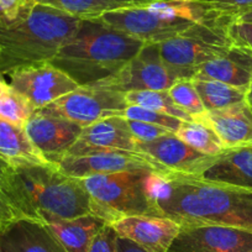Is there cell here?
Returning <instances> with one entry per match:
<instances>
[{
	"label": "cell",
	"mask_w": 252,
	"mask_h": 252,
	"mask_svg": "<svg viewBox=\"0 0 252 252\" xmlns=\"http://www.w3.org/2000/svg\"><path fill=\"white\" fill-rule=\"evenodd\" d=\"M161 217L184 225H220L252 232V192L169 172L156 181Z\"/></svg>",
	"instance_id": "6da1fadb"
},
{
	"label": "cell",
	"mask_w": 252,
	"mask_h": 252,
	"mask_svg": "<svg viewBox=\"0 0 252 252\" xmlns=\"http://www.w3.org/2000/svg\"><path fill=\"white\" fill-rule=\"evenodd\" d=\"M144 45V41L99 19H86L51 63L79 87L94 86L119 73Z\"/></svg>",
	"instance_id": "7a4b0ae2"
},
{
	"label": "cell",
	"mask_w": 252,
	"mask_h": 252,
	"mask_svg": "<svg viewBox=\"0 0 252 252\" xmlns=\"http://www.w3.org/2000/svg\"><path fill=\"white\" fill-rule=\"evenodd\" d=\"M14 202L20 219H74L94 215V203L78 178L53 162L13 164Z\"/></svg>",
	"instance_id": "3957f363"
},
{
	"label": "cell",
	"mask_w": 252,
	"mask_h": 252,
	"mask_svg": "<svg viewBox=\"0 0 252 252\" xmlns=\"http://www.w3.org/2000/svg\"><path fill=\"white\" fill-rule=\"evenodd\" d=\"M81 20L37 3L25 20L0 29V73L8 76L20 67L51 62Z\"/></svg>",
	"instance_id": "277c9868"
},
{
	"label": "cell",
	"mask_w": 252,
	"mask_h": 252,
	"mask_svg": "<svg viewBox=\"0 0 252 252\" xmlns=\"http://www.w3.org/2000/svg\"><path fill=\"white\" fill-rule=\"evenodd\" d=\"M159 173L127 171L81 178L94 203V215L113 224L129 215H159L156 181Z\"/></svg>",
	"instance_id": "5b68a950"
},
{
	"label": "cell",
	"mask_w": 252,
	"mask_h": 252,
	"mask_svg": "<svg viewBox=\"0 0 252 252\" xmlns=\"http://www.w3.org/2000/svg\"><path fill=\"white\" fill-rule=\"evenodd\" d=\"M232 23V21H231ZM229 24H197L159 42L162 62L174 81H192L198 69L232 45Z\"/></svg>",
	"instance_id": "8992f818"
},
{
	"label": "cell",
	"mask_w": 252,
	"mask_h": 252,
	"mask_svg": "<svg viewBox=\"0 0 252 252\" xmlns=\"http://www.w3.org/2000/svg\"><path fill=\"white\" fill-rule=\"evenodd\" d=\"M127 106L125 93L88 86L78 87L76 91L64 94L36 111L66 119L87 127L109 116H121Z\"/></svg>",
	"instance_id": "52a82bcc"
},
{
	"label": "cell",
	"mask_w": 252,
	"mask_h": 252,
	"mask_svg": "<svg viewBox=\"0 0 252 252\" xmlns=\"http://www.w3.org/2000/svg\"><path fill=\"white\" fill-rule=\"evenodd\" d=\"M56 164L62 172L78 179L127 171H151L159 174L171 172L147 154L123 150H100L82 156H63Z\"/></svg>",
	"instance_id": "ba28073f"
},
{
	"label": "cell",
	"mask_w": 252,
	"mask_h": 252,
	"mask_svg": "<svg viewBox=\"0 0 252 252\" xmlns=\"http://www.w3.org/2000/svg\"><path fill=\"white\" fill-rule=\"evenodd\" d=\"M176 83L162 62L159 43H145L119 73L94 87L127 93L132 91H168Z\"/></svg>",
	"instance_id": "9c48e42d"
},
{
	"label": "cell",
	"mask_w": 252,
	"mask_h": 252,
	"mask_svg": "<svg viewBox=\"0 0 252 252\" xmlns=\"http://www.w3.org/2000/svg\"><path fill=\"white\" fill-rule=\"evenodd\" d=\"M99 20L129 33L145 43H159L174 37L197 24L152 11L146 5H134L104 13Z\"/></svg>",
	"instance_id": "30bf717a"
},
{
	"label": "cell",
	"mask_w": 252,
	"mask_h": 252,
	"mask_svg": "<svg viewBox=\"0 0 252 252\" xmlns=\"http://www.w3.org/2000/svg\"><path fill=\"white\" fill-rule=\"evenodd\" d=\"M8 76L10 77L9 86L25 96L35 111L79 87L51 62L20 67Z\"/></svg>",
	"instance_id": "8fae6325"
},
{
	"label": "cell",
	"mask_w": 252,
	"mask_h": 252,
	"mask_svg": "<svg viewBox=\"0 0 252 252\" xmlns=\"http://www.w3.org/2000/svg\"><path fill=\"white\" fill-rule=\"evenodd\" d=\"M167 252H252V232L220 225H184Z\"/></svg>",
	"instance_id": "7c38bea8"
},
{
	"label": "cell",
	"mask_w": 252,
	"mask_h": 252,
	"mask_svg": "<svg viewBox=\"0 0 252 252\" xmlns=\"http://www.w3.org/2000/svg\"><path fill=\"white\" fill-rule=\"evenodd\" d=\"M24 129L38 152L47 161L56 163L76 144L83 127L73 121L35 111Z\"/></svg>",
	"instance_id": "4fadbf2b"
},
{
	"label": "cell",
	"mask_w": 252,
	"mask_h": 252,
	"mask_svg": "<svg viewBox=\"0 0 252 252\" xmlns=\"http://www.w3.org/2000/svg\"><path fill=\"white\" fill-rule=\"evenodd\" d=\"M119 237L127 239L146 252H167L181 231L174 220L158 215H129L110 224Z\"/></svg>",
	"instance_id": "5bb4252c"
},
{
	"label": "cell",
	"mask_w": 252,
	"mask_h": 252,
	"mask_svg": "<svg viewBox=\"0 0 252 252\" xmlns=\"http://www.w3.org/2000/svg\"><path fill=\"white\" fill-rule=\"evenodd\" d=\"M137 151L147 154L171 172L198 176L214 162L215 156L202 154L169 134L150 142H137Z\"/></svg>",
	"instance_id": "9a60e30c"
},
{
	"label": "cell",
	"mask_w": 252,
	"mask_h": 252,
	"mask_svg": "<svg viewBox=\"0 0 252 252\" xmlns=\"http://www.w3.org/2000/svg\"><path fill=\"white\" fill-rule=\"evenodd\" d=\"M100 150L137 151V141L123 116H109L83 127L79 139L64 156H82Z\"/></svg>",
	"instance_id": "2e32d148"
},
{
	"label": "cell",
	"mask_w": 252,
	"mask_h": 252,
	"mask_svg": "<svg viewBox=\"0 0 252 252\" xmlns=\"http://www.w3.org/2000/svg\"><path fill=\"white\" fill-rule=\"evenodd\" d=\"M197 120L207 123L217 132L224 149L252 146V106L246 100L205 111Z\"/></svg>",
	"instance_id": "e0dca14e"
},
{
	"label": "cell",
	"mask_w": 252,
	"mask_h": 252,
	"mask_svg": "<svg viewBox=\"0 0 252 252\" xmlns=\"http://www.w3.org/2000/svg\"><path fill=\"white\" fill-rule=\"evenodd\" d=\"M194 177L208 183L252 192V146L225 149L208 168Z\"/></svg>",
	"instance_id": "ac0fdd59"
},
{
	"label": "cell",
	"mask_w": 252,
	"mask_h": 252,
	"mask_svg": "<svg viewBox=\"0 0 252 252\" xmlns=\"http://www.w3.org/2000/svg\"><path fill=\"white\" fill-rule=\"evenodd\" d=\"M1 252H67L43 222L18 219L0 230Z\"/></svg>",
	"instance_id": "d6986e66"
},
{
	"label": "cell",
	"mask_w": 252,
	"mask_h": 252,
	"mask_svg": "<svg viewBox=\"0 0 252 252\" xmlns=\"http://www.w3.org/2000/svg\"><path fill=\"white\" fill-rule=\"evenodd\" d=\"M193 79H213L249 91L252 81V50L232 43L221 55L204 63Z\"/></svg>",
	"instance_id": "ffe728a7"
},
{
	"label": "cell",
	"mask_w": 252,
	"mask_h": 252,
	"mask_svg": "<svg viewBox=\"0 0 252 252\" xmlns=\"http://www.w3.org/2000/svg\"><path fill=\"white\" fill-rule=\"evenodd\" d=\"M67 252H88L94 237L108 222L95 215L74 219H53L45 222Z\"/></svg>",
	"instance_id": "44dd1931"
},
{
	"label": "cell",
	"mask_w": 252,
	"mask_h": 252,
	"mask_svg": "<svg viewBox=\"0 0 252 252\" xmlns=\"http://www.w3.org/2000/svg\"><path fill=\"white\" fill-rule=\"evenodd\" d=\"M0 156L11 164L50 162L38 152L23 126L0 119Z\"/></svg>",
	"instance_id": "7402d4cb"
},
{
	"label": "cell",
	"mask_w": 252,
	"mask_h": 252,
	"mask_svg": "<svg viewBox=\"0 0 252 252\" xmlns=\"http://www.w3.org/2000/svg\"><path fill=\"white\" fill-rule=\"evenodd\" d=\"M205 110H217L246 100L247 91L213 79H192Z\"/></svg>",
	"instance_id": "603a6c76"
},
{
	"label": "cell",
	"mask_w": 252,
	"mask_h": 252,
	"mask_svg": "<svg viewBox=\"0 0 252 252\" xmlns=\"http://www.w3.org/2000/svg\"><path fill=\"white\" fill-rule=\"evenodd\" d=\"M36 3L55 8L82 20L98 19L108 11L134 6L126 0H36Z\"/></svg>",
	"instance_id": "cb8c5ba5"
},
{
	"label": "cell",
	"mask_w": 252,
	"mask_h": 252,
	"mask_svg": "<svg viewBox=\"0 0 252 252\" xmlns=\"http://www.w3.org/2000/svg\"><path fill=\"white\" fill-rule=\"evenodd\" d=\"M176 136L192 149L210 156L219 155L225 150L217 132L204 121H182Z\"/></svg>",
	"instance_id": "d4e9b609"
},
{
	"label": "cell",
	"mask_w": 252,
	"mask_h": 252,
	"mask_svg": "<svg viewBox=\"0 0 252 252\" xmlns=\"http://www.w3.org/2000/svg\"><path fill=\"white\" fill-rule=\"evenodd\" d=\"M129 105H137L157 113L173 116L182 121H194L192 116L173 103L168 91H132L125 93Z\"/></svg>",
	"instance_id": "484cf974"
},
{
	"label": "cell",
	"mask_w": 252,
	"mask_h": 252,
	"mask_svg": "<svg viewBox=\"0 0 252 252\" xmlns=\"http://www.w3.org/2000/svg\"><path fill=\"white\" fill-rule=\"evenodd\" d=\"M33 113L35 109L28 99L14 91L11 87H9L8 91L0 96V119L8 123L24 127Z\"/></svg>",
	"instance_id": "4316f807"
},
{
	"label": "cell",
	"mask_w": 252,
	"mask_h": 252,
	"mask_svg": "<svg viewBox=\"0 0 252 252\" xmlns=\"http://www.w3.org/2000/svg\"><path fill=\"white\" fill-rule=\"evenodd\" d=\"M11 171L13 164L3 156H0V230L10 222L20 219L14 202Z\"/></svg>",
	"instance_id": "83f0119b"
},
{
	"label": "cell",
	"mask_w": 252,
	"mask_h": 252,
	"mask_svg": "<svg viewBox=\"0 0 252 252\" xmlns=\"http://www.w3.org/2000/svg\"><path fill=\"white\" fill-rule=\"evenodd\" d=\"M168 94L173 103L189 114L194 120L207 111L192 81H177L168 89Z\"/></svg>",
	"instance_id": "f1b7e54d"
},
{
	"label": "cell",
	"mask_w": 252,
	"mask_h": 252,
	"mask_svg": "<svg viewBox=\"0 0 252 252\" xmlns=\"http://www.w3.org/2000/svg\"><path fill=\"white\" fill-rule=\"evenodd\" d=\"M123 118L127 120H136L142 121V123L154 124L169 130L172 134H176L182 125V120L173 118V116L166 115V114L157 113V111L149 110V109L141 108L137 105H129L124 110Z\"/></svg>",
	"instance_id": "f546056e"
},
{
	"label": "cell",
	"mask_w": 252,
	"mask_h": 252,
	"mask_svg": "<svg viewBox=\"0 0 252 252\" xmlns=\"http://www.w3.org/2000/svg\"><path fill=\"white\" fill-rule=\"evenodd\" d=\"M36 0H0V29L16 25L29 18Z\"/></svg>",
	"instance_id": "4dcf8cb0"
},
{
	"label": "cell",
	"mask_w": 252,
	"mask_h": 252,
	"mask_svg": "<svg viewBox=\"0 0 252 252\" xmlns=\"http://www.w3.org/2000/svg\"><path fill=\"white\" fill-rule=\"evenodd\" d=\"M127 124H129L132 136L135 137L137 142H150L162 136L172 134L169 130L164 129L162 126L154 125V124L142 123V121L136 120H127Z\"/></svg>",
	"instance_id": "1f68e13d"
},
{
	"label": "cell",
	"mask_w": 252,
	"mask_h": 252,
	"mask_svg": "<svg viewBox=\"0 0 252 252\" xmlns=\"http://www.w3.org/2000/svg\"><path fill=\"white\" fill-rule=\"evenodd\" d=\"M88 252H118V234L110 224H105L96 234Z\"/></svg>",
	"instance_id": "d6a6232c"
},
{
	"label": "cell",
	"mask_w": 252,
	"mask_h": 252,
	"mask_svg": "<svg viewBox=\"0 0 252 252\" xmlns=\"http://www.w3.org/2000/svg\"><path fill=\"white\" fill-rule=\"evenodd\" d=\"M229 36L232 43L252 50V23L234 20L229 25Z\"/></svg>",
	"instance_id": "836d02e7"
},
{
	"label": "cell",
	"mask_w": 252,
	"mask_h": 252,
	"mask_svg": "<svg viewBox=\"0 0 252 252\" xmlns=\"http://www.w3.org/2000/svg\"><path fill=\"white\" fill-rule=\"evenodd\" d=\"M205 1L213 4L225 13L231 14L234 18L237 11L252 5V0H205Z\"/></svg>",
	"instance_id": "e575fe53"
},
{
	"label": "cell",
	"mask_w": 252,
	"mask_h": 252,
	"mask_svg": "<svg viewBox=\"0 0 252 252\" xmlns=\"http://www.w3.org/2000/svg\"><path fill=\"white\" fill-rule=\"evenodd\" d=\"M118 252H146L127 239L118 236Z\"/></svg>",
	"instance_id": "d590c367"
},
{
	"label": "cell",
	"mask_w": 252,
	"mask_h": 252,
	"mask_svg": "<svg viewBox=\"0 0 252 252\" xmlns=\"http://www.w3.org/2000/svg\"><path fill=\"white\" fill-rule=\"evenodd\" d=\"M235 20L245 21V23H252V5L242 9L235 14Z\"/></svg>",
	"instance_id": "8d00e7d4"
},
{
	"label": "cell",
	"mask_w": 252,
	"mask_h": 252,
	"mask_svg": "<svg viewBox=\"0 0 252 252\" xmlns=\"http://www.w3.org/2000/svg\"><path fill=\"white\" fill-rule=\"evenodd\" d=\"M9 83L5 81V78H4V74L0 73V96L3 95L4 93H5L6 91L9 89Z\"/></svg>",
	"instance_id": "74e56055"
},
{
	"label": "cell",
	"mask_w": 252,
	"mask_h": 252,
	"mask_svg": "<svg viewBox=\"0 0 252 252\" xmlns=\"http://www.w3.org/2000/svg\"><path fill=\"white\" fill-rule=\"evenodd\" d=\"M129 3L134 4V5H144V4L152 3V1H158V0H126Z\"/></svg>",
	"instance_id": "f35d334b"
},
{
	"label": "cell",
	"mask_w": 252,
	"mask_h": 252,
	"mask_svg": "<svg viewBox=\"0 0 252 252\" xmlns=\"http://www.w3.org/2000/svg\"><path fill=\"white\" fill-rule=\"evenodd\" d=\"M246 101L252 106V81H251V84H250V87H249V91H247Z\"/></svg>",
	"instance_id": "ab89813d"
},
{
	"label": "cell",
	"mask_w": 252,
	"mask_h": 252,
	"mask_svg": "<svg viewBox=\"0 0 252 252\" xmlns=\"http://www.w3.org/2000/svg\"><path fill=\"white\" fill-rule=\"evenodd\" d=\"M0 252H1V247H0Z\"/></svg>",
	"instance_id": "60d3db41"
}]
</instances>
